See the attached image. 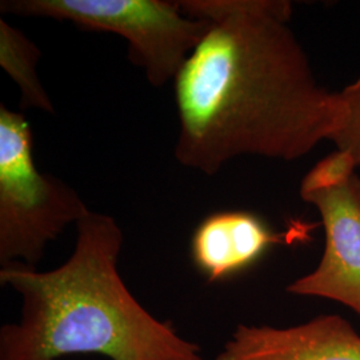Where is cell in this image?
I'll return each mask as SVG.
<instances>
[{"instance_id":"obj_5","label":"cell","mask_w":360,"mask_h":360,"mask_svg":"<svg viewBox=\"0 0 360 360\" xmlns=\"http://www.w3.org/2000/svg\"><path fill=\"white\" fill-rule=\"evenodd\" d=\"M349 155L335 151L304 175L300 196L322 218L326 247L318 269L287 287L295 295L340 302L360 315V176Z\"/></svg>"},{"instance_id":"obj_2","label":"cell","mask_w":360,"mask_h":360,"mask_svg":"<svg viewBox=\"0 0 360 360\" xmlns=\"http://www.w3.org/2000/svg\"><path fill=\"white\" fill-rule=\"evenodd\" d=\"M75 250L60 267L39 272L3 266L0 282L23 297L22 321L0 331V360H55L101 354L111 360H203L200 347L160 322L117 272L123 232L92 212L77 223Z\"/></svg>"},{"instance_id":"obj_4","label":"cell","mask_w":360,"mask_h":360,"mask_svg":"<svg viewBox=\"0 0 360 360\" xmlns=\"http://www.w3.org/2000/svg\"><path fill=\"white\" fill-rule=\"evenodd\" d=\"M0 11L120 35L129 41V60L154 87L175 79L210 28L208 20L186 15L178 1L167 0H3Z\"/></svg>"},{"instance_id":"obj_9","label":"cell","mask_w":360,"mask_h":360,"mask_svg":"<svg viewBox=\"0 0 360 360\" xmlns=\"http://www.w3.org/2000/svg\"><path fill=\"white\" fill-rule=\"evenodd\" d=\"M340 99L345 105V115L342 127L336 132L333 142L338 151L349 155L354 162L360 166V77L339 91Z\"/></svg>"},{"instance_id":"obj_6","label":"cell","mask_w":360,"mask_h":360,"mask_svg":"<svg viewBox=\"0 0 360 360\" xmlns=\"http://www.w3.org/2000/svg\"><path fill=\"white\" fill-rule=\"evenodd\" d=\"M217 360H360V336L336 315L284 330L239 326Z\"/></svg>"},{"instance_id":"obj_7","label":"cell","mask_w":360,"mask_h":360,"mask_svg":"<svg viewBox=\"0 0 360 360\" xmlns=\"http://www.w3.org/2000/svg\"><path fill=\"white\" fill-rule=\"evenodd\" d=\"M284 238L252 212L220 211L195 230L191 255L208 282H217L251 267L271 245L283 243Z\"/></svg>"},{"instance_id":"obj_3","label":"cell","mask_w":360,"mask_h":360,"mask_svg":"<svg viewBox=\"0 0 360 360\" xmlns=\"http://www.w3.org/2000/svg\"><path fill=\"white\" fill-rule=\"evenodd\" d=\"M91 211L63 180L34 163L32 132L23 114L0 104V263L34 267L44 248Z\"/></svg>"},{"instance_id":"obj_8","label":"cell","mask_w":360,"mask_h":360,"mask_svg":"<svg viewBox=\"0 0 360 360\" xmlns=\"http://www.w3.org/2000/svg\"><path fill=\"white\" fill-rule=\"evenodd\" d=\"M40 50L26 35L0 19V65L22 92V108H38L53 114V104L39 79Z\"/></svg>"},{"instance_id":"obj_1","label":"cell","mask_w":360,"mask_h":360,"mask_svg":"<svg viewBox=\"0 0 360 360\" xmlns=\"http://www.w3.org/2000/svg\"><path fill=\"white\" fill-rule=\"evenodd\" d=\"M210 22L174 79L179 116L175 158L217 174L236 156L295 160L342 127L339 92L324 89L288 27L287 0H183Z\"/></svg>"}]
</instances>
